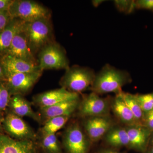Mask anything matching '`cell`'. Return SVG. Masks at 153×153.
Instances as JSON below:
<instances>
[{"mask_svg": "<svg viewBox=\"0 0 153 153\" xmlns=\"http://www.w3.org/2000/svg\"><path fill=\"white\" fill-rule=\"evenodd\" d=\"M131 81V76L127 71L107 64L96 73L90 90L99 95L109 93L116 94L122 91L123 87Z\"/></svg>", "mask_w": 153, "mask_h": 153, "instance_id": "cell-1", "label": "cell"}, {"mask_svg": "<svg viewBox=\"0 0 153 153\" xmlns=\"http://www.w3.org/2000/svg\"><path fill=\"white\" fill-rule=\"evenodd\" d=\"M135 3L136 9L153 11V0H138L135 1Z\"/></svg>", "mask_w": 153, "mask_h": 153, "instance_id": "cell-28", "label": "cell"}, {"mask_svg": "<svg viewBox=\"0 0 153 153\" xmlns=\"http://www.w3.org/2000/svg\"><path fill=\"white\" fill-rule=\"evenodd\" d=\"M149 146H153V132L151 134L150 139Z\"/></svg>", "mask_w": 153, "mask_h": 153, "instance_id": "cell-36", "label": "cell"}, {"mask_svg": "<svg viewBox=\"0 0 153 153\" xmlns=\"http://www.w3.org/2000/svg\"><path fill=\"white\" fill-rule=\"evenodd\" d=\"M131 111L137 125L143 126L144 112L137 100L135 94L121 91L117 94Z\"/></svg>", "mask_w": 153, "mask_h": 153, "instance_id": "cell-21", "label": "cell"}, {"mask_svg": "<svg viewBox=\"0 0 153 153\" xmlns=\"http://www.w3.org/2000/svg\"><path fill=\"white\" fill-rule=\"evenodd\" d=\"M109 116L85 118L82 127L91 143L103 138L108 131L115 125Z\"/></svg>", "mask_w": 153, "mask_h": 153, "instance_id": "cell-10", "label": "cell"}, {"mask_svg": "<svg viewBox=\"0 0 153 153\" xmlns=\"http://www.w3.org/2000/svg\"><path fill=\"white\" fill-rule=\"evenodd\" d=\"M116 7L119 12L125 14H129L133 12L136 8L134 1H115Z\"/></svg>", "mask_w": 153, "mask_h": 153, "instance_id": "cell-26", "label": "cell"}, {"mask_svg": "<svg viewBox=\"0 0 153 153\" xmlns=\"http://www.w3.org/2000/svg\"><path fill=\"white\" fill-rule=\"evenodd\" d=\"M38 67L41 71L69 68L66 53L57 44H49L41 49L39 55Z\"/></svg>", "mask_w": 153, "mask_h": 153, "instance_id": "cell-7", "label": "cell"}, {"mask_svg": "<svg viewBox=\"0 0 153 153\" xmlns=\"http://www.w3.org/2000/svg\"><path fill=\"white\" fill-rule=\"evenodd\" d=\"M8 107L11 112L20 117H27L37 122L41 123L39 114L34 112L31 103L23 96L15 95L11 97Z\"/></svg>", "mask_w": 153, "mask_h": 153, "instance_id": "cell-18", "label": "cell"}, {"mask_svg": "<svg viewBox=\"0 0 153 153\" xmlns=\"http://www.w3.org/2000/svg\"><path fill=\"white\" fill-rule=\"evenodd\" d=\"M4 55H10L28 62L36 63L25 30L15 36Z\"/></svg>", "mask_w": 153, "mask_h": 153, "instance_id": "cell-16", "label": "cell"}, {"mask_svg": "<svg viewBox=\"0 0 153 153\" xmlns=\"http://www.w3.org/2000/svg\"><path fill=\"white\" fill-rule=\"evenodd\" d=\"M143 126L147 128L151 132H153V109L144 113Z\"/></svg>", "mask_w": 153, "mask_h": 153, "instance_id": "cell-27", "label": "cell"}, {"mask_svg": "<svg viewBox=\"0 0 153 153\" xmlns=\"http://www.w3.org/2000/svg\"><path fill=\"white\" fill-rule=\"evenodd\" d=\"M11 97L8 89L4 82H0V114H3L8 107Z\"/></svg>", "mask_w": 153, "mask_h": 153, "instance_id": "cell-25", "label": "cell"}, {"mask_svg": "<svg viewBox=\"0 0 153 153\" xmlns=\"http://www.w3.org/2000/svg\"><path fill=\"white\" fill-rule=\"evenodd\" d=\"M26 24L19 19H11L4 29L0 32V55L5 54L15 36L25 30Z\"/></svg>", "mask_w": 153, "mask_h": 153, "instance_id": "cell-17", "label": "cell"}, {"mask_svg": "<svg viewBox=\"0 0 153 153\" xmlns=\"http://www.w3.org/2000/svg\"><path fill=\"white\" fill-rule=\"evenodd\" d=\"M3 128L9 136L18 140L37 141L38 135L22 117L11 111L4 117Z\"/></svg>", "mask_w": 153, "mask_h": 153, "instance_id": "cell-8", "label": "cell"}, {"mask_svg": "<svg viewBox=\"0 0 153 153\" xmlns=\"http://www.w3.org/2000/svg\"><path fill=\"white\" fill-rule=\"evenodd\" d=\"M104 141L110 148L118 149L128 146V137L125 127L115 125L103 137Z\"/></svg>", "mask_w": 153, "mask_h": 153, "instance_id": "cell-20", "label": "cell"}, {"mask_svg": "<svg viewBox=\"0 0 153 153\" xmlns=\"http://www.w3.org/2000/svg\"><path fill=\"white\" fill-rule=\"evenodd\" d=\"M37 143L44 153H62V146L55 134H41Z\"/></svg>", "mask_w": 153, "mask_h": 153, "instance_id": "cell-22", "label": "cell"}, {"mask_svg": "<svg viewBox=\"0 0 153 153\" xmlns=\"http://www.w3.org/2000/svg\"><path fill=\"white\" fill-rule=\"evenodd\" d=\"M13 2V0H0V11L8 12Z\"/></svg>", "mask_w": 153, "mask_h": 153, "instance_id": "cell-30", "label": "cell"}, {"mask_svg": "<svg viewBox=\"0 0 153 153\" xmlns=\"http://www.w3.org/2000/svg\"><path fill=\"white\" fill-rule=\"evenodd\" d=\"M103 1H92V3H93V5L95 7H97L100 4H101L102 2Z\"/></svg>", "mask_w": 153, "mask_h": 153, "instance_id": "cell-33", "label": "cell"}, {"mask_svg": "<svg viewBox=\"0 0 153 153\" xmlns=\"http://www.w3.org/2000/svg\"><path fill=\"white\" fill-rule=\"evenodd\" d=\"M91 141L77 122L66 128L63 136V147L66 153H89Z\"/></svg>", "mask_w": 153, "mask_h": 153, "instance_id": "cell-4", "label": "cell"}, {"mask_svg": "<svg viewBox=\"0 0 153 153\" xmlns=\"http://www.w3.org/2000/svg\"><path fill=\"white\" fill-rule=\"evenodd\" d=\"M128 137V149L140 153H146L152 132L144 126H125Z\"/></svg>", "mask_w": 153, "mask_h": 153, "instance_id": "cell-13", "label": "cell"}, {"mask_svg": "<svg viewBox=\"0 0 153 153\" xmlns=\"http://www.w3.org/2000/svg\"><path fill=\"white\" fill-rule=\"evenodd\" d=\"M70 117L71 116H63L49 119L44 123L41 129V134H55L66 124Z\"/></svg>", "mask_w": 153, "mask_h": 153, "instance_id": "cell-23", "label": "cell"}, {"mask_svg": "<svg viewBox=\"0 0 153 153\" xmlns=\"http://www.w3.org/2000/svg\"><path fill=\"white\" fill-rule=\"evenodd\" d=\"M77 110L78 115L84 118L109 116L111 111V100L91 92L80 101Z\"/></svg>", "mask_w": 153, "mask_h": 153, "instance_id": "cell-6", "label": "cell"}, {"mask_svg": "<svg viewBox=\"0 0 153 153\" xmlns=\"http://www.w3.org/2000/svg\"><path fill=\"white\" fill-rule=\"evenodd\" d=\"M111 109L126 126L137 125L131 111L118 94H116L115 97L111 100Z\"/></svg>", "mask_w": 153, "mask_h": 153, "instance_id": "cell-19", "label": "cell"}, {"mask_svg": "<svg viewBox=\"0 0 153 153\" xmlns=\"http://www.w3.org/2000/svg\"><path fill=\"white\" fill-rule=\"evenodd\" d=\"M95 153H126L119 151L118 149L111 148H104L97 151Z\"/></svg>", "mask_w": 153, "mask_h": 153, "instance_id": "cell-31", "label": "cell"}, {"mask_svg": "<svg viewBox=\"0 0 153 153\" xmlns=\"http://www.w3.org/2000/svg\"><path fill=\"white\" fill-rule=\"evenodd\" d=\"M37 141L18 140L0 134V153H38Z\"/></svg>", "mask_w": 153, "mask_h": 153, "instance_id": "cell-12", "label": "cell"}, {"mask_svg": "<svg viewBox=\"0 0 153 153\" xmlns=\"http://www.w3.org/2000/svg\"><path fill=\"white\" fill-rule=\"evenodd\" d=\"M6 79V76L4 70L0 63V82H4Z\"/></svg>", "mask_w": 153, "mask_h": 153, "instance_id": "cell-32", "label": "cell"}, {"mask_svg": "<svg viewBox=\"0 0 153 153\" xmlns=\"http://www.w3.org/2000/svg\"><path fill=\"white\" fill-rule=\"evenodd\" d=\"M42 72L18 73L7 76L5 82L10 94L24 96L32 89L41 77Z\"/></svg>", "mask_w": 153, "mask_h": 153, "instance_id": "cell-9", "label": "cell"}, {"mask_svg": "<svg viewBox=\"0 0 153 153\" xmlns=\"http://www.w3.org/2000/svg\"><path fill=\"white\" fill-rule=\"evenodd\" d=\"M146 153H153V146H149Z\"/></svg>", "mask_w": 153, "mask_h": 153, "instance_id": "cell-35", "label": "cell"}, {"mask_svg": "<svg viewBox=\"0 0 153 153\" xmlns=\"http://www.w3.org/2000/svg\"><path fill=\"white\" fill-rule=\"evenodd\" d=\"M11 19L8 11H0V32L4 29Z\"/></svg>", "mask_w": 153, "mask_h": 153, "instance_id": "cell-29", "label": "cell"}, {"mask_svg": "<svg viewBox=\"0 0 153 153\" xmlns=\"http://www.w3.org/2000/svg\"><path fill=\"white\" fill-rule=\"evenodd\" d=\"M95 74L93 70L87 67H69L60 80V85L70 92L79 94L90 89Z\"/></svg>", "mask_w": 153, "mask_h": 153, "instance_id": "cell-2", "label": "cell"}, {"mask_svg": "<svg viewBox=\"0 0 153 153\" xmlns=\"http://www.w3.org/2000/svg\"><path fill=\"white\" fill-rule=\"evenodd\" d=\"M11 19L31 23L43 19L49 18L48 9L40 4L30 0H14L8 10Z\"/></svg>", "mask_w": 153, "mask_h": 153, "instance_id": "cell-3", "label": "cell"}, {"mask_svg": "<svg viewBox=\"0 0 153 153\" xmlns=\"http://www.w3.org/2000/svg\"><path fill=\"white\" fill-rule=\"evenodd\" d=\"M136 97L144 112L153 109V92L146 94H136Z\"/></svg>", "mask_w": 153, "mask_h": 153, "instance_id": "cell-24", "label": "cell"}, {"mask_svg": "<svg viewBox=\"0 0 153 153\" xmlns=\"http://www.w3.org/2000/svg\"><path fill=\"white\" fill-rule=\"evenodd\" d=\"M25 32L33 53L41 50L49 44L52 36V27L49 18L26 23Z\"/></svg>", "mask_w": 153, "mask_h": 153, "instance_id": "cell-5", "label": "cell"}, {"mask_svg": "<svg viewBox=\"0 0 153 153\" xmlns=\"http://www.w3.org/2000/svg\"><path fill=\"white\" fill-rule=\"evenodd\" d=\"M0 63L4 70L6 77L13 74L41 71L36 63L28 62L10 55H2Z\"/></svg>", "mask_w": 153, "mask_h": 153, "instance_id": "cell-15", "label": "cell"}, {"mask_svg": "<svg viewBox=\"0 0 153 153\" xmlns=\"http://www.w3.org/2000/svg\"><path fill=\"white\" fill-rule=\"evenodd\" d=\"M79 98L78 94L70 92L62 87L37 94L33 97V101L34 104L41 108Z\"/></svg>", "mask_w": 153, "mask_h": 153, "instance_id": "cell-11", "label": "cell"}, {"mask_svg": "<svg viewBox=\"0 0 153 153\" xmlns=\"http://www.w3.org/2000/svg\"><path fill=\"white\" fill-rule=\"evenodd\" d=\"M79 98L62 102L52 106L40 108L39 113L41 123L44 124L49 119L55 117L71 116L79 106Z\"/></svg>", "mask_w": 153, "mask_h": 153, "instance_id": "cell-14", "label": "cell"}, {"mask_svg": "<svg viewBox=\"0 0 153 153\" xmlns=\"http://www.w3.org/2000/svg\"><path fill=\"white\" fill-rule=\"evenodd\" d=\"M4 119V117L3 116V115L0 114V131L1 128H3L2 125Z\"/></svg>", "mask_w": 153, "mask_h": 153, "instance_id": "cell-34", "label": "cell"}]
</instances>
